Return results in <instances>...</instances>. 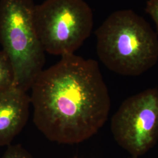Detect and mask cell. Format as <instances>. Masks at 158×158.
<instances>
[{"mask_svg": "<svg viewBox=\"0 0 158 158\" xmlns=\"http://www.w3.org/2000/svg\"><path fill=\"white\" fill-rule=\"evenodd\" d=\"M33 0H0V44L14 73V85L27 91L45 62L34 24Z\"/></svg>", "mask_w": 158, "mask_h": 158, "instance_id": "3", "label": "cell"}, {"mask_svg": "<svg viewBox=\"0 0 158 158\" xmlns=\"http://www.w3.org/2000/svg\"><path fill=\"white\" fill-rule=\"evenodd\" d=\"M95 35L98 58L113 72L138 76L158 62V35L143 17L131 10L111 14Z\"/></svg>", "mask_w": 158, "mask_h": 158, "instance_id": "2", "label": "cell"}, {"mask_svg": "<svg viewBox=\"0 0 158 158\" xmlns=\"http://www.w3.org/2000/svg\"><path fill=\"white\" fill-rule=\"evenodd\" d=\"M1 158H34L20 145H10Z\"/></svg>", "mask_w": 158, "mask_h": 158, "instance_id": "8", "label": "cell"}, {"mask_svg": "<svg viewBox=\"0 0 158 158\" xmlns=\"http://www.w3.org/2000/svg\"><path fill=\"white\" fill-rule=\"evenodd\" d=\"M34 24L45 52L74 53L90 35L93 14L85 0H45L35 5Z\"/></svg>", "mask_w": 158, "mask_h": 158, "instance_id": "4", "label": "cell"}, {"mask_svg": "<svg viewBox=\"0 0 158 158\" xmlns=\"http://www.w3.org/2000/svg\"><path fill=\"white\" fill-rule=\"evenodd\" d=\"M133 158V157H132V158Z\"/></svg>", "mask_w": 158, "mask_h": 158, "instance_id": "10", "label": "cell"}, {"mask_svg": "<svg viewBox=\"0 0 158 158\" xmlns=\"http://www.w3.org/2000/svg\"><path fill=\"white\" fill-rule=\"evenodd\" d=\"M30 97L15 85L0 91V147L11 145L27 124Z\"/></svg>", "mask_w": 158, "mask_h": 158, "instance_id": "6", "label": "cell"}, {"mask_svg": "<svg viewBox=\"0 0 158 158\" xmlns=\"http://www.w3.org/2000/svg\"><path fill=\"white\" fill-rule=\"evenodd\" d=\"M14 85V73L11 63L3 51H0V91Z\"/></svg>", "mask_w": 158, "mask_h": 158, "instance_id": "7", "label": "cell"}, {"mask_svg": "<svg viewBox=\"0 0 158 158\" xmlns=\"http://www.w3.org/2000/svg\"><path fill=\"white\" fill-rule=\"evenodd\" d=\"M145 11L155 23L158 35V0H147Z\"/></svg>", "mask_w": 158, "mask_h": 158, "instance_id": "9", "label": "cell"}, {"mask_svg": "<svg viewBox=\"0 0 158 158\" xmlns=\"http://www.w3.org/2000/svg\"><path fill=\"white\" fill-rule=\"evenodd\" d=\"M111 130L116 142L133 158L149 151L158 142V89L125 100L113 115Z\"/></svg>", "mask_w": 158, "mask_h": 158, "instance_id": "5", "label": "cell"}, {"mask_svg": "<svg viewBox=\"0 0 158 158\" xmlns=\"http://www.w3.org/2000/svg\"><path fill=\"white\" fill-rule=\"evenodd\" d=\"M31 89L34 124L51 141L82 142L107 121L111 99L95 60L63 55L42 71Z\"/></svg>", "mask_w": 158, "mask_h": 158, "instance_id": "1", "label": "cell"}]
</instances>
